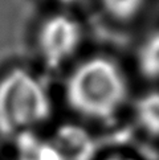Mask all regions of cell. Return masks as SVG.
Returning <instances> with one entry per match:
<instances>
[{"mask_svg":"<svg viewBox=\"0 0 159 160\" xmlns=\"http://www.w3.org/2000/svg\"><path fill=\"white\" fill-rule=\"evenodd\" d=\"M129 83L114 60L94 56L72 70L65 83V99L77 114L93 121H107L122 110Z\"/></svg>","mask_w":159,"mask_h":160,"instance_id":"6da1fadb","label":"cell"},{"mask_svg":"<svg viewBox=\"0 0 159 160\" xmlns=\"http://www.w3.org/2000/svg\"><path fill=\"white\" fill-rule=\"evenodd\" d=\"M52 102L32 73L13 68L0 78V135L20 136L50 118Z\"/></svg>","mask_w":159,"mask_h":160,"instance_id":"7a4b0ae2","label":"cell"},{"mask_svg":"<svg viewBox=\"0 0 159 160\" xmlns=\"http://www.w3.org/2000/svg\"><path fill=\"white\" fill-rule=\"evenodd\" d=\"M84 40L81 22L66 11H56L38 24L36 48L47 66L56 69L77 53Z\"/></svg>","mask_w":159,"mask_h":160,"instance_id":"3957f363","label":"cell"},{"mask_svg":"<svg viewBox=\"0 0 159 160\" xmlns=\"http://www.w3.org/2000/svg\"><path fill=\"white\" fill-rule=\"evenodd\" d=\"M50 142L61 160H90L94 148L92 138L77 126H62Z\"/></svg>","mask_w":159,"mask_h":160,"instance_id":"277c9868","label":"cell"},{"mask_svg":"<svg viewBox=\"0 0 159 160\" xmlns=\"http://www.w3.org/2000/svg\"><path fill=\"white\" fill-rule=\"evenodd\" d=\"M134 117L146 134L159 138V90L141 97L134 106Z\"/></svg>","mask_w":159,"mask_h":160,"instance_id":"5b68a950","label":"cell"},{"mask_svg":"<svg viewBox=\"0 0 159 160\" xmlns=\"http://www.w3.org/2000/svg\"><path fill=\"white\" fill-rule=\"evenodd\" d=\"M137 64L143 77L159 79V29L149 33L141 42L137 53Z\"/></svg>","mask_w":159,"mask_h":160,"instance_id":"8992f818","label":"cell"},{"mask_svg":"<svg viewBox=\"0 0 159 160\" xmlns=\"http://www.w3.org/2000/svg\"><path fill=\"white\" fill-rule=\"evenodd\" d=\"M149 0H97L106 16L117 22H130L146 8Z\"/></svg>","mask_w":159,"mask_h":160,"instance_id":"52a82bcc","label":"cell"},{"mask_svg":"<svg viewBox=\"0 0 159 160\" xmlns=\"http://www.w3.org/2000/svg\"><path fill=\"white\" fill-rule=\"evenodd\" d=\"M19 160H61L57 150L50 140H40L31 132L20 135Z\"/></svg>","mask_w":159,"mask_h":160,"instance_id":"ba28073f","label":"cell"},{"mask_svg":"<svg viewBox=\"0 0 159 160\" xmlns=\"http://www.w3.org/2000/svg\"><path fill=\"white\" fill-rule=\"evenodd\" d=\"M50 2L59 4V5H61V7H64V8H68V7H70V5H74V4L80 3V2H82V0H50Z\"/></svg>","mask_w":159,"mask_h":160,"instance_id":"9c48e42d","label":"cell"},{"mask_svg":"<svg viewBox=\"0 0 159 160\" xmlns=\"http://www.w3.org/2000/svg\"><path fill=\"white\" fill-rule=\"evenodd\" d=\"M105 160H135V159L130 158V156H126V155H113V156L106 158Z\"/></svg>","mask_w":159,"mask_h":160,"instance_id":"30bf717a","label":"cell"}]
</instances>
